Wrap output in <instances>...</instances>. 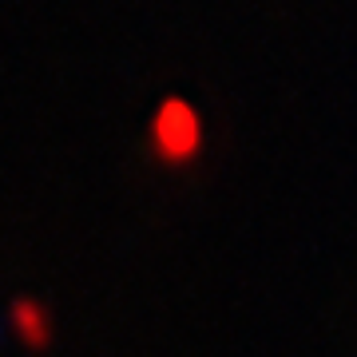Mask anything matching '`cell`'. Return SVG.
<instances>
[{
    "label": "cell",
    "mask_w": 357,
    "mask_h": 357,
    "mask_svg": "<svg viewBox=\"0 0 357 357\" xmlns=\"http://www.w3.org/2000/svg\"><path fill=\"white\" fill-rule=\"evenodd\" d=\"M8 321H13L16 342L24 345V349L44 354L56 342V318H52V310L44 302H36V298H16L13 310H8Z\"/></svg>",
    "instance_id": "7a4b0ae2"
},
{
    "label": "cell",
    "mask_w": 357,
    "mask_h": 357,
    "mask_svg": "<svg viewBox=\"0 0 357 357\" xmlns=\"http://www.w3.org/2000/svg\"><path fill=\"white\" fill-rule=\"evenodd\" d=\"M199 119H195L191 107H183V103H171L163 112L155 115V128H151V143L159 159L167 163H187L195 151H199Z\"/></svg>",
    "instance_id": "6da1fadb"
}]
</instances>
